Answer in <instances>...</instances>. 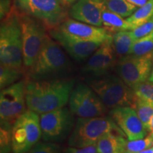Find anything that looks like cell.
Here are the masks:
<instances>
[{
    "instance_id": "74e56055",
    "label": "cell",
    "mask_w": 153,
    "mask_h": 153,
    "mask_svg": "<svg viewBox=\"0 0 153 153\" xmlns=\"http://www.w3.org/2000/svg\"><path fill=\"white\" fill-rule=\"evenodd\" d=\"M62 1H64V2H65V4H67V0H62Z\"/></svg>"
},
{
    "instance_id": "d4e9b609",
    "label": "cell",
    "mask_w": 153,
    "mask_h": 153,
    "mask_svg": "<svg viewBox=\"0 0 153 153\" xmlns=\"http://www.w3.org/2000/svg\"><path fill=\"white\" fill-rule=\"evenodd\" d=\"M152 52H153V31L134 42L131 55L142 56Z\"/></svg>"
},
{
    "instance_id": "836d02e7",
    "label": "cell",
    "mask_w": 153,
    "mask_h": 153,
    "mask_svg": "<svg viewBox=\"0 0 153 153\" xmlns=\"http://www.w3.org/2000/svg\"><path fill=\"white\" fill-rule=\"evenodd\" d=\"M149 133L151 135H153V117L151 119L150 123V127H149Z\"/></svg>"
},
{
    "instance_id": "4fadbf2b",
    "label": "cell",
    "mask_w": 153,
    "mask_h": 153,
    "mask_svg": "<svg viewBox=\"0 0 153 153\" xmlns=\"http://www.w3.org/2000/svg\"><path fill=\"white\" fill-rule=\"evenodd\" d=\"M108 115L128 140L144 138L148 135V131L133 107H116L111 109Z\"/></svg>"
},
{
    "instance_id": "d6a6232c",
    "label": "cell",
    "mask_w": 153,
    "mask_h": 153,
    "mask_svg": "<svg viewBox=\"0 0 153 153\" xmlns=\"http://www.w3.org/2000/svg\"><path fill=\"white\" fill-rule=\"evenodd\" d=\"M127 1L137 7H140L145 5L149 0H127Z\"/></svg>"
},
{
    "instance_id": "9a60e30c",
    "label": "cell",
    "mask_w": 153,
    "mask_h": 153,
    "mask_svg": "<svg viewBox=\"0 0 153 153\" xmlns=\"http://www.w3.org/2000/svg\"><path fill=\"white\" fill-rule=\"evenodd\" d=\"M50 36L76 61L82 62L91 56L104 43L87 41L72 37L57 28L50 30Z\"/></svg>"
},
{
    "instance_id": "3957f363",
    "label": "cell",
    "mask_w": 153,
    "mask_h": 153,
    "mask_svg": "<svg viewBox=\"0 0 153 153\" xmlns=\"http://www.w3.org/2000/svg\"><path fill=\"white\" fill-rule=\"evenodd\" d=\"M0 60L4 65L24 70L22 28L14 1L10 12L1 19Z\"/></svg>"
},
{
    "instance_id": "30bf717a",
    "label": "cell",
    "mask_w": 153,
    "mask_h": 153,
    "mask_svg": "<svg viewBox=\"0 0 153 153\" xmlns=\"http://www.w3.org/2000/svg\"><path fill=\"white\" fill-rule=\"evenodd\" d=\"M66 107L40 114L42 139L45 142H61L70 135L74 126V116Z\"/></svg>"
},
{
    "instance_id": "d590c367",
    "label": "cell",
    "mask_w": 153,
    "mask_h": 153,
    "mask_svg": "<svg viewBox=\"0 0 153 153\" xmlns=\"http://www.w3.org/2000/svg\"><path fill=\"white\" fill-rule=\"evenodd\" d=\"M76 1H77V0H67V5L70 6L71 4H73Z\"/></svg>"
},
{
    "instance_id": "4dcf8cb0",
    "label": "cell",
    "mask_w": 153,
    "mask_h": 153,
    "mask_svg": "<svg viewBox=\"0 0 153 153\" xmlns=\"http://www.w3.org/2000/svg\"><path fill=\"white\" fill-rule=\"evenodd\" d=\"M62 153H98L97 145H91L86 148L68 147L62 150Z\"/></svg>"
},
{
    "instance_id": "ac0fdd59",
    "label": "cell",
    "mask_w": 153,
    "mask_h": 153,
    "mask_svg": "<svg viewBox=\"0 0 153 153\" xmlns=\"http://www.w3.org/2000/svg\"><path fill=\"white\" fill-rule=\"evenodd\" d=\"M125 135L118 132H110L97 143L98 153H125L127 140Z\"/></svg>"
},
{
    "instance_id": "5b68a950",
    "label": "cell",
    "mask_w": 153,
    "mask_h": 153,
    "mask_svg": "<svg viewBox=\"0 0 153 153\" xmlns=\"http://www.w3.org/2000/svg\"><path fill=\"white\" fill-rule=\"evenodd\" d=\"M114 131L125 135L109 116L79 117L69 136L68 145L75 148H86L97 145V142L105 134Z\"/></svg>"
},
{
    "instance_id": "9c48e42d",
    "label": "cell",
    "mask_w": 153,
    "mask_h": 153,
    "mask_svg": "<svg viewBox=\"0 0 153 153\" xmlns=\"http://www.w3.org/2000/svg\"><path fill=\"white\" fill-rule=\"evenodd\" d=\"M26 84L19 81L1 89L0 93L1 126L12 128L16 120L26 111Z\"/></svg>"
},
{
    "instance_id": "1f68e13d",
    "label": "cell",
    "mask_w": 153,
    "mask_h": 153,
    "mask_svg": "<svg viewBox=\"0 0 153 153\" xmlns=\"http://www.w3.org/2000/svg\"><path fill=\"white\" fill-rule=\"evenodd\" d=\"M14 2L11 3V0H1V19L7 16L12 9Z\"/></svg>"
},
{
    "instance_id": "2e32d148",
    "label": "cell",
    "mask_w": 153,
    "mask_h": 153,
    "mask_svg": "<svg viewBox=\"0 0 153 153\" xmlns=\"http://www.w3.org/2000/svg\"><path fill=\"white\" fill-rule=\"evenodd\" d=\"M105 8L103 0H77L72 4L69 15L78 22L102 27V14Z\"/></svg>"
},
{
    "instance_id": "8992f818",
    "label": "cell",
    "mask_w": 153,
    "mask_h": 153,
    "mask_svg": "<svg viewBox=\"0 0 153 153\" xmlns=\"http://www.w3.org/2000/svg\"><path fill=\"white\" fill-rule=\"evenodd\" d=\"M14 3L19 10L41 22L49 31L68 19L67 4L62 0H14Z\"/></svg>"
},
{
    "instance_id": "603a6c76",
    "label": "cell",
    "mask_w": 153,
    "mask_h": 153,
    "mask_svg": "<svg viewBox=\"0 0 153 153\" xmlns=\"http://www.w3.org/2000/svg\"><path fill=\"white\" fill-rule=\"evenodd\" d=\"M133 108L136 111L140 119L149 132L150 123L153 117V103L136 97Z\"/></svg>"
},
{
    "instance_id": "277c9868",
    "label": "cell",
    "mask_w": 153,
    "mask_h": 153,
    "mask_svg": "<svg viewBox=\"0 0 153 153\" xmlns=\"http://www.w3.org/2000/svg\"><path fill=\"white\" fill-rule=\"evenodd\" d=\"M89 86L99 96L108 108L120 106L134 108L136 96L133 89L119 76L106 74L87 80Z\"/></svg>"
},
{
    "instance_id": "e0dca14e",
    "label": "cell",
    "mask_w": 153,
    "mask_h": 153,
    "mask_svg": "<svg viewBox=\"0 0 153 153\" xmlns=\"http://www.w3.org/2000/svg\"><path fill=\"white\" fill-rule=\"evenodd\" d=\"M113 41L105 42L91 55L82 68L86 74L99 76L108 74L116 65Z\"/></svg>"
},
{
    "instance_id": "83f0119b",
    "label": "cell",
    "mask_w": 153,
    "mask_h": 153,
    "mask_svg": "<svg viewBox=\"0 0 153 153\" xmlns=\"http://www.w3.org/2000/svg\"><path fill=\"white\" fill-rule=\"evenodd\" d=\"M12 128L0 127V153L12 151Z\"/></svg>"
},
{
    "instance_id": "6da1fadb",
    "label": "cell",
    "mask_w": 153,
    "mask_h": 153,
    "mask_svg": "<svg viewBox=\"0 0 153 153\" xmlns=\"http://www.w3.org/2000/svg\"><path fill=\"white\" fill-rule=\"evenodd\" d=\"M26 82V106L39 115L65 107L75 83L73 79L65 77Z\"/></svg>"
},
{
    "instance_id": "7a4b0ae2",
    "label": "cell",
    "mask_w": 153,
    "mask_h": 153,
    "mask_svg": "<svg viewBox=\"0 0 153 153\" xmlns=\"http://www.w3.org/2000/svg\"><path fill=\"white\" fill-rule=\"evenodd\" d=\"M70 63L59 43L47 35L36 60L28 71V79L63 78L70 71Z\"/></svg>"
},
{
    "instance_id": "f1b7e54d",
    "label": "cell",
    "mask_w": 153,
    "mask_h": 153,
    "mask_svg": "<svg viewBox=\"0 0 153 153\" xmlns=\"http://www.w3.org/2000/svg\"><path fill=\"white\" fill-rule=\"evenodd\" d=\"M26 153H62L58 145L51 142L39 143L36 144Z\"/></svg>"
},
{
    "instance_id": "f546056e",
    "label": "cell",
    "mask_w": 153,
    "mask_h": 153,
    "mask_svg": "<svg viewBox=\"0 0 153 153\" xmlns=\"http://www.w3.org/2000/svg\"><path fill=\"white\" fill-rule=\"evenodd\" d=\"M152 31H153V16L145 24H142L135 29L131 30L132 36L135 41L137 39L148 35Z\"/></svg>"
},
{
    "instance_id": "44dd1931",
    "label": "cell",
    "mask_w": 153,
    "mask_h": 153,
    "mask_svg": "<svg viewBox=\"0 0 153 153\" xmlns=\"http://www.w3.org/2000/svg\"><path fill=\"white\" fill-rule=\"evenodd\" d=\"M153 16V0H149L145 5L139 7L131 16L126 18L131 30L145 24Z\"/></svg>"
},
{
    "instance_id": "4316f807",
    "label": "cell",
    "mask_w": 153,
    "mask_h": 153,
    "mask_svg": "<svg viewBox=\"0 0 153 153\" xmlns=\"http://www.w3.org/2000/svg\"><path fill=\"white\" fill-rule=\"evenodd\" d=\"M135 95L138 98L153 103V82L147 80L133 88Z\"/></svg>"
},
{
    "instance_id": "8d00e7d4",
    "label": "cell",
    "mask_w": 153,
    "mask_h": 153,
    "mask_svg": "<svg viewBox=\"0 0 153 153\" xmlns=\"http://www.w3.org/2000/svg\"><path fill=\"white\" fill-rule=\"evenodd\" d=\"M148 80H149V81L153 82V65H152V71H151L150 75V76H149V78H148Z\"/></svg>"
},
{
    "instance_id": "7402d4cb",
    "label": "cell",
    "mask_w": 153,
    "mask_h": 153,
    "mask_svg": "<svg viewBox=\"0 0 153 153\" xmlns=\"http://www.w3.org/2000/svg\"><path fill=\"white\" fill-rule=\"evenodd\" d=\"M106 8L112 12L120 15L123 18H128L138 9L127 0H103Z\"/></svg>"
},
{
    "instance_id": "7c38bea8",
    "label": "cell",
    "mask_w": 153,
    "mask_h": 153,
    "mask_svg": "<svg viewBox=\"0 0 153 153\" xmlns=\"http://www.w3.org/2000/svg\"><path fill=\"white\" fill-rule=\"evenodd\" d=\"M153 65V52L142 56L122 57L116 66L118 76L132 89L148 80Z\"/></svg>"
},
{
    "instance_id": "484cf974",
    "label": "cell",
    "mask_w": 153,
    "mask_h": 153,
    "mask_svg": "<svg viewBox=\"0 0 153 153\" xmlns=\"http://www.w3.org/2000/svg\"><path fill=\"white\" fill-rule=\"evenodd\" d=\"M153 146V135H149L142 139L127 141L125 153H137Z\"/></svg>"
},
{
    "instance_id": "ffe728a7",
    "label": "cell",
    "mask_w": 153,
    "mask_h": 153,
    "mask_svg": "<svg viewBox=\"0 0 153 153\" xmlns=\"http://www.w3.org/2000/svg\"><path fill=\"white\" fill-rule=\"evenodd\" d=\"M134 39L131 30H123L113 35V46L116 55L124 57L131 55Z\"/></svg>"
},
{
    "instance_id": "e575fe53",
    "label": "cell",
    "mask_w": 153,
    "mask_h": 153,
    "mask_svg": "<svg viewBox=\"0 0 153 153\" xmlns=\"http://www.w3.org/2000/svg\"><path fill=\"white\" fill-rule=\"evenodd\" d=\"M137 153H153V146L151 147L150 148L146 149V150L141 151V152Z\"/></svg>"
},
{
    "instance_id": "d6986e66",
    "label": "cell",
    "mask_w": 153,
    "mask_h": 153,
    "mask_svg": "<svg viewBox=\"0 0 153 153\" xmlns=\"http://www.w3.org/2000/svg\"><path fill=\"white\" fill-rule=\"evenodd\" d=\"M103 27L111 33H116L123 30H131V28L126 19L120 15L104 9L102 14Z\"/></svg>"
},
{
    "instance_id": "cb8c5ba5",
    "label": "cell",
    "mask_w": 153,
    "mask_h": 153,
    "mask_svg": "<svg viewBox=\"0 0 153 153\" xmlns=\"http://www.w3.org/2000/svg\"><path fill=\"white\" fill-rule=\"evenodd\" d=\"M23 74V70L5 66H0V87L1 89L12 85L20 79Z\"/></svg>"
},
{
    "instance_id": "5bb4252c",
    "label": "cell",
    "mask_w": 153,
    "mask_h": 153,
    "mask_svg": "<svg viewBox=\"0 0 153 153\" xmlns=\"http://www.w3.org/2000/svg\"><path fill=\"white\" fill-rule=\"evenodd\" d=\"M57 29L67 35L83 41L100 43L113 41L112 33L104 27L85 24L73 19H68Z\"/></svg>"
},
{
    "instance_id": "ba28073f",
    "label": "cell",
    "mask_w": 153,
    "mask_h": 153,
    "mask_svg": "<svg viewBox=\"0 0 153 153\" xmlns=\"http://www.w3.org/2000/svg\"><path fill=\"white\" fill-rule=\"evenodd\" d=\"M12 153H26L42 138L40 116L26 111L12 127Z\"/></svg>"
},
{
    "instance_id": "52a82bcc",
    "label": "cell",
    "mask_w": 153,
    "mask_h": 153,
    "mask_svg": "<svg viewBox=\"0 0 153 153\" xmlns=\"http://www.w3.org/2000/svg\"><path fill=\"white\" fill-rule=\"evenodd\" d=\"M17 10L22 33L24 69L29 70L42 48L48 35L47 29L37 19L22 12L18 8Z\"/></svg>"
},
{
    "instance_id": "8fae6325",
    "label": "cell",
    "mask_w": 153,
    "mask_h": 153,
    "mask_svg": "<svg viewBox=\"0 0 153 153\" xmlns=\"http://www.w3.org/2000/svg\"><path fill=\"white\" fill-rule=\"evenodd\" d=\"M69 105L72 114L81 118L103 116L108 108L89 85L82 83L74 87Z\"/></svg>"
}]
</instances>
